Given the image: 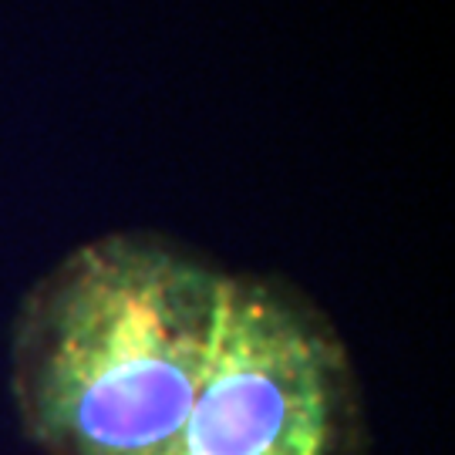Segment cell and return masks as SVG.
Listing matches in <instances>:
<instances>
[{"instance_id": "7a4b0ae2", "label": "cell", "mask_w": 455, "mask_h": 455, "mask_svg": "<svg viewBox=\"0 0 455 455\" xmlns=\"http://www.w3.org/2000/svg\"><path fill=\"white\" fill-rule=\"evenodd\" d=\"M159 455H371L341 331L287 280L229 274L193 408Z\"/></svg>"}, {"instance_id": "6da1fadb", "label": "cell", "mask_w": 455, "mask_h": 455, "mask_svg": "<svg viewBox=\"0 0 455 455\" xmlns=\"http://www.w3.org/2000/svg\"><path fill=\"white\" fill-rule=\"evenodd\" d=\"M229 270L159 233L75 246L24 293L11 402L41 455H159L186 422Z\"/></svg>"}]
</instances>
